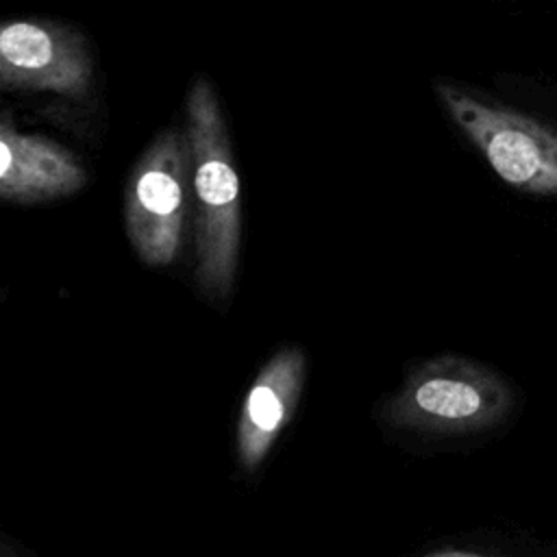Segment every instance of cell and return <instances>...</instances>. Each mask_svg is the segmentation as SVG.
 I'll use <instances>...</instances> for the list:
<instances>
[{
    "label": "cell",
    "mask_w": 557,
    "mask_h": 557,
    "mask_svg": "<svg viewBox=\"0 0 557 557\" xmlns=\"http://www.w3.org/2000/svg\"><path fill=\"white\" fill-rule=\"evenodd\" d=\"M187 139L196 196V281L209 300H226L239 259V181L228 131L207 78L187 94Z\"/></svg>",
    "instance_id": "cell-1"
},
{
    "label": "cell",
    "mask_w": 557,
    "mask_h": 557,
    "mask_svg": "<svg viewBox=\"0 0 557 557\" xmlns=\"http://www.w3.org/2000/svg\"><path fill=\"white\" fill-rule=\"evenodd\" d=\"M435 94L453 122L507 185L524 194L557 198L555 124L448 81L435 83Z\"/></svg>",
    "instance_id": "cell-2"
},
{
    "label": "cell",
    "mask_w": 557,
    "mask_h": 557,
    "mask_svg": "<svg viewBox=\"0 0 557 557\" xmlns=\"http://www.w3.org/2000/svg\"><path fill=\"white\" fill-rule=\"evenodd\" d=\"M191 148L187 133L165 128L137 161L124 196L126 233L148 265H170L181 250L189 209Z\"/></svg>",
    "instance_id": "cell-3"
},
{
    "label": "cell",
    "mask_w": 557,
    "mask_h": 557,
    "mask_svg": "<svg viewBox=\"0 0 557 557\" xmlns=\"http://www.w3.org/2000/svg\"><path fill=\"white\" fill-rule=\"evenodd\" d=\"M511 405V387L498 372L463 357H440L409 379L396 409L409 424L468 433L498 424Z\"/></svg>",
    "instance_id": "cell-4"
},
{
    "label": "cell",
    "mask_w": 557,
    "mask_h": 557,
    "mask_svg": "<svg viewBox=\"0 0 557 557\" xmlns=\"http://www.w3.org/2000/svg\"><path fill=\"white\" fill-rule=\"evenodd\" d=\"M91 57L76 30L44 20H13L2 26V89L85 98L91 89Z\"/></svg>",
    "instance_id": "cell-5"
},
{
    "label": "cell",
    "mask_w": 557,
    "mask_h": 557,
    "mask_svg": "<svg viewBox=\"0 0 557 557\" xmlns=\"http://www.w3.org/2000/svg\"><path fill=\"white\" fill-rule=\"evenodd\" d=\"M87 172L70 148L41 135L20 133L9 115L0 124V196L35 205L83 189Z\"/></svg>",
    "instance_id": "cell-6"
},
{
    "label": "cell",
    "mask_w": 557,
    "mask_h": 557,
    "mask_svg": "<svg viewBox=\"0 0 557 557\" xmlns=\"http://www.w3.org/2000/svg\"><path fill=\"white\" fill-rule=\"evenodd\" d=\"M305 379V355L289 346L278 350L257 374L239 418L237 444L239 461L252 470L294 416Z\"/></svg>",
    "instance_id": "cell-7"
},
{
    "label": "cell",
    "mask_w": 557,
    "mask_h": 557,
    "mask_svg": "<svg viewBox=\"0 0 557 557\" xmlns=\"http://www.w3.org/2000/svg\"><path fill=\"white\" fill-rule=\"evenodd\" d=\"M433 557H485V555L466 553V550H446V553H440V555H433Z\"/></svg>",
    "instance_id": "cell-8"
}]
</instances>
